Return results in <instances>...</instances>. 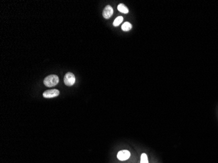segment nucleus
<instances>
[{"instance_id": "obj_1", "label": "nucleus", "mask_w": 218, "mask_h": 163, "mask_svg": "<svg viewBox=\"0 0 218 163\" xmlns=\"http://www.w3.org/2000/svg\"><path fill=\"white\" fill-rule=\"evenodd\" d=\"M59 82V78L56 74H51L46 77L44 80V84L47 87L56 86Z\"/></svg>"}, {"instance_id": "obj_2", "label": "nucleus", "mask_w": 218, "mask_h": 163, "mask_svg": "<svg viewBox=\"0 0 218 163\" xmlns=\"http://www.w3.org/2000/svg\"><path fill=\"white\" fill-rule=\"evenodd\" d=\"M64 83L66 86H71L75 83V77L72 73H67L64 77Z\"/></svg>"}, {"instance_id": "obj_3", "label": "nucleus", "mask_w": 218, "mask_h": 163, "mask_svg": "<svg viewBox=\"0 0 218 163\" xmlns=\"http://www.w3.org/2000/svg\"><path fill=\"white\" fill-rule=\"evenodd\" d=\"M131 156V153L128 150H122L117 154V158L118 160L123 161L127 160Z\"/></svg>"}, {"instance_id": "obj_4", "label": "nucleus", "mask_w": 218, "mask_h": 163, "mask_svg": "<svg viewBox=\"0 0 218 163\" xmlns=\"http://www.w3.org/2000/svg\"><path fill=\"white\" fill-rule=\"evenodd\" d=\"M60 94V91L58 90L54 89V90H46L45 91L43 96L45 98H54L56 97H58Z\"/></svg>"}, {"instance_id": "obj_5", "label": "nucleus", "mask_w": 218, "mask_h": 163, "mask_svg": "<svg viewBox=\"0 0 218 163\" xmlns=\"http://www.w3.org/2000/svg\"><path fill=\"white\" fill-rule=\"evenodd\" d=\"M113 12H114V10H113V7H112L110 5H107V6L105 7V8L103 10V16L105 19H108L110 18L111 16L113 15Z\"/></svg>"}, {"instance_id": "obj_6", "label": "nucleus", "mask_w": 218, "mask_h": 163, "mask_svg": "<svg viewBox=\"0 0 218 163\" xmlns=\"http://www.w3.org/2000/svg\"><path fill=\"white\" fill-rule=\"evenodd\" d=\"M118 10L120 12L125 14H127L129 12V9H127V7L123 3H120L118 5Z\"/></svg>"}, {"instance_id": "obj_7", "label": "nucleus", "mask_w": 218, "mask_h": 163, "mask_svg": "<svg viewBox=\"0 0 218 163\" xmlns=\"http://www.w3.org/2000/svg\"><path fill=\"white\" fill-rule=\"evenodd\" d=\"M131 28H132V25L128 22L123 23L122 26V30L124 31H127L131 30Z\"/></svg>"}, {"instance_id": "obj_8", "label": "nucleus", "mask_w": 218, "mask_h": 163, "mask_svg": "<svg viewBox=\"0 0 218 163\" xmlns=\"http://www.w3.org/2000/svg\"><path fill=\"white\" fill-rule=\"evenodd\" d=\"M123 18L122 16H118L117 18L114 20V22H113V25L114 26H118L121 23L123 22Z\"/></svg>"}, {"instance_id": "obj_9", "label": "nucleus", "mask_w": 218, "mask_h": 163, "mask_svg": "<svg viewBox=\"0 0 218 163\" xmlns=\"http://www.w3.org/2000/svg\"><path fill=\"white\" fill-rule=\"evenodd\" d=\"M140 163H149L148 157L146 153H143L140 157Z\"/></svg>"}]
</instances>
